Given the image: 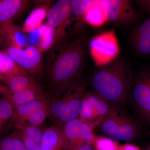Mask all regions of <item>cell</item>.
<instances>
[{"mask_svg":"<svg viewBox=\"0 0 150 150\" xmlns=\"http://www.w3.org/2000/svg\"><path fill=\"white\" fill-rule=\"evenodd\" d=\"M84 38L55 48L48 56L47 83L51 93L59 97L79 82L85 59Z\"/></svg>","mask_w":150,"mask_h":150,"instance_id":"obj_1","label":"cell"},{"mask_svg":"<svg viewBox=\"0 0 150 150\" xmlns=\"http://www.w3.org/2000/svg\"><path fill=\"white\" fill-rule=\"evenodd\" d=\"M100 67L92 79L94 92L111 104L120 106L127 102L133 76L129 66L117 59Z\"/></svg>","mask_w":150,"mask_h":150,"instance_id":"obj_2","label":"cell"},{"mask_svg":"<svg viewBox=\"0 0 150 150\" xmlns=\"http://www.w3.org/2000/svg\"><path fill=\"white\" fill-rule=\"evenodd\" d=\"M100 126L103 134L114 141L132 142L139 135L136 123L117 105H110Z\"/></svg>","mask_w":150,"mask_h":150,"instance_id":"obj_3","label":"cell"},{"mask_svg":"<svg viewBox=\"0 0 150 150\" xmlns=\"http://www.w3.org/2000/svg\"><path fill=\"white\" fill-rule=\"evenodd\" d=\"M128 100L142 119L150 123V70L133 75Z\"/></svg>","mask_w":150,"mask_h":150,"instance_id":"obj_4","label":"cell"},{"mask_svg":"<svg viewBox=\"0 0 150 150\" xmlns=\"http://www.w3.org/2000/svg\"><path fill=\"white\" fill-rule=\"evenodd\" d=\"M90 50L95 64L99 67L115 60L119 55V44L114 30L93 37L89 43Z\"/></svg>","mask_w":150,"mask_h":150,"instance_id":"obj_5","label":"cell"},{"mask_svg":"<svg viewBox=\"0 0 150 150\" xmlns=\"http://www.w3.org/2000/svg\"><path fill=\"white\" fill-rule=\"evenodd\" d=\"M4 50L31 76L35 78L42 74L43 69L42 53L36 46L30 45L23 48L11 47Z\"/></svg>","mask_w":150,"mask_h":150,"instance_id":"obj_6","label":"cell"},{"mask_svg":"<svg viewBox=\"0 0 150 150\" xmlns=\"http://www.w3.org/2000/svg\"><path fill=\"white\" fill-rule=\"evenodd\" d=\"M108 21L126 25L135 21L137 14L132 3L128 0H102Z\"/></svg>","mask_w":150,"mask_h":150,"instance_id":"obj_7","label":"cell"},{"mask_svg":"<svg viewBox=\"0 0 150 150\" xmlns=\"http://www.w3.org/2000/svg\"><path fill=\"white\" fill-rule=\"evenodd\" d=\"M71 16L70 0H59L50 8L46 16V23L54 28L58 40L65 35L70 18Z\"/></svg>","mask_w":150,"mask_h":150,"instance_id":"obj_8","label":"cell"},{"mask_svg":"<svg viewBox=\"0 0 150 150\" xmlns=\"http://www.w3.org/2000/svg\"><path fill=\"white\" fill-rule=\"evenodd\" d=\"M85 87V84L80 81L68 91L69 99L58 118L61 124H66L79 115L82 98L86 91Z\"/></svg>","mask_w":150,"mask_h":150,"instance_id":"obj_9","label":"cell"},{"mask_svg":"<svg viewBox=\"0 0 150 150\" xmlns=\"http://www.w3.org/2000/svg\"><path fill=\"white\" fill-rule=\"evenodd\" d=\"M1 92L4 97L11 102L14 109L21 105L46 98L43 89L38 83L13 93H10L5 86H1Z\"/></svg>","mask_w":150,"mask_h":150,"instance_id":"obj_10","label":"cell"},{"mask_svg":"<svg viewBox=\"0 0 150 150\" xmlns=\"http://www.w3.org/2000/svg\"><path fill=\"white\" fill-rule=\"evenodd\" d=\"M0 40L1 45L5 49L11 47L23 48L28 46L22 28L13 23L1 24Z\"/></svg>","mask_w":150,"mask_h":150,"instance_id":"obj_11","label":"cell"},{"mask_svg":"<svg viewBox=\"0 0 150 150\" xmlns=\"http://www.w3.org/2000/svg\"><path fill=\"white\" fill-rule=\"evenodd\" d=\"M131 39L138 54L143 56L150 55V16L135 29Z\"/></svg>","mask_w":150,"mask_h":150,"instance_id":"obj_12","label":"cell"},{"mask_svg":"<svg viewBox=\"0 0 150 150\" xmlns=\"http://www.w3.org/2000/svg\"><path fill=\"white\" fill-rule=\"evenodd\" d=\"M67 145L63 129L53 126L43 133L39 150H62Z\"/></svg>","mask_w":150,"mask_h":150,"instance_id":"obj_13","label":"cell"},{"mask_svg":"<svg viewBox=\"0 0 150 150\" xmlns=\"http://www.w3.org/2000/svg\"><path fill=\"white\" fill-rule=\"evenodd\" d=\"M48 105L46 98L21 105L14 109L12 121L17 128L21 130L25 127L26 121L33 112Z\"/></svg>","mask_w":150,"mask_h":150,"instance_id":"obj_14","label":"cell"},{"mask_svg":"<svg viewBox=\"0 0 150 150\" xmlns=\"http://www.w3.org/2000/svg\"><path fill=\"white\" fill-rule=\"evenodd\" d=\"M25 0H1L0 1L1 24L12 23L28 4Z\"/></svg>","mask_w":150,"mask_h":150,"instance_id":"obj_15","label":"cell"},{"mask_svg":"<svg viewBox=\"0 0 150 150\" xmlns=\"http://www.w3.org/2000/svg\"><path fill=\"white\" fill-rule=\"evenodd\" d=\"M83 122L80 119L75 118L64 124L63 132L67 145L76 150L79 146L85 144L82 139V130Z\"/></svg>","mask_w":150,"mask_h":150,"instance_id":"obj_16","label":"cell"},{"mask_svg":"<svg viewBox=\"0 0 150 150\" xmlns=\"http://www.w3.org/2000/svg\"><path fill=\"white\" fill-rule=\"evenodd\" d=\"M0 75L2 80L12 76L29 74L4 49L0 51Z\"/></svg>","mask_w":150,"mask_h":150,"instance_id":"obj_17","label":"cell"},{"mask_svg":"<svg viewBox=\"0 0 150 150\" xmlns=\"http://www.w3.org/2000/svg\"><path fill=\"white\" fill-rule=\"evenodd\" d=\"M85 21L95 27L101 26L108 21L102 0L91 1L86 14Z\"/></svg>","mask_w":150,"mask_h":150,"instance_id":"obj_18","label":"cell"},{"mask_svg":"<svg viewBox=\"0 0 150 150\" xmlns=\"http://www.w3.org/2000/svg\"><path fill=\"white\" fill-rule=\"evenodd\" d=\"M50 8L43 5L35 8L25 21L22 29L24 32H31L37 30L43 24Z\"/></svg>","mask_w":150,"mask_h":150,"instance_id":"obj_19","label":"cell"},{"mask_svg":"<svg viewBox=\"0 0 150 150\" xmlns=\"http://www.w3.org/2000/svg\"><path fill=\"white\" fill-rule=\"evenodd\" d=\"M2 81L6 84V87L11 93L20 91L37 83L35 78L29 75L12 76Z\"/></svg>","mask_w":150,"mask_h":150,"instance_id":"obj_20","label":"cell"},{"mask_svg":"<svg viewBox=\"0 0 150 150\" xmlns=\"http://www.w3.org/2000/svg\"><path fill=\"white\" fill-rule=\"evenodd\" d=\"M21 137L26 147L30 149L40 147L43 134L37 127L25 126L21 129Z\"/></svg>","mask_w":150,"mask_h":150,"instance_id":"obj_21","label":"cell"},{"mask_svg":"<svg viewBox=\"0 0 150 150\" xmlns=\"http://www.w3.org/2000/svg\"><path fill=\"white\" fill-rule=\"evenodd\" d=\"M84 96L92 105L96 115L102 119L109 111L111 103L95 92H85Z\"/></svg>","mask_w":150,"mask_h":150,"instance_id":"obj_22","label":"cell"},{"mask_svg":"<svg viewBox=\"0 0 150 150\" xmlns=\"http://www.w3.org/2000/svg\"><path fill=\"white\" fill-rule=\"evenodd\" d=\"M40 38L38 48L42 53L51 48L55 40V29L47 23H43L37 30Z\"/></svg>","mask_w":150,"mask_h":150,"instance_id":"obj_23","label":"cell"},{"mask_svg":"<svg viewBox=\"0 0 150 150\" xmlns=\"http://www.w3.org/2000/svg\"><path fill=\"white\" fill-rule=\"evenodd\" d=\"M90 0H70L71 16L79 21H85L86 14L90 6Z\"/></svg>","mask_w":150,"mask_h":150,"instance_id":"obj_24","label":"cell"},{"mask_svg":"<svg viewBox=\"0 0 150 150\" xmlns=\"http://www.w3.org/2000/svg\"><path fill=\"white\" fill-rule=\"evenodd\" d=\"M0 150H27L23 141L18 137L9 136L1 140Z\"/></svg>","mask_w":150,"mask_h":150,"instance_id":"obj_25","label":"cell"},{"mask_svg":"<svg viewBox=\"0 0 150 150\" xmlns=\"http://www.w3.org/2000/svg\"><path fill=\"white\" fill-rule=\"evenodd\" d=\"M14 109L9 101L3 97L0 100V126L3 125L13 115Z\"/></svg>","mask_w":150,"mask_h":150,"instance_id":"obj_26","label":"cell"},{"mask_svg":"<svg viewBox=\"0 0 150 150\" xmlns=\"http://www.w3.org/2000/svg\"><path fill=\"white\" fill-rule=\"evenodd\" d=\"M50 115V105L35 110L28 119L30 126L37 127L44 122L46 117Z\"/></svg>","mask_w":150,"mask_h":150,"instance_id":"obj_27","label":"cell"},{"mask_svg":"<svg viewBox=\"0 0 150 150\" xmlns=\"http://www.w3.org/2000/svg\"><path fill=\"white\" fill-rule=\"evenodd\" d=\"M93 143L95 150H118L119 146L117 142L106 137L96 139Z\"/></svg>","mask_w":150,"mask_h":150,"instance_id":"obj_28","label":"cell"},{"mask_svg":"<svg viewBox=\"0 0 150 150\" xmlns=\"http://www.w3.org/2000/svg\"><path fill=\"white\" fill-rule=\"evenodd\" d=\"M84 93L82 98L79 115L83 120H91L96 117L95 113L92 105L85 96Z\"/></svg>","mask_w":150,"mask_h":150,"instance_id":"obj_29","label":"cell"},{"mask_svg":"<svg viewBox=\"0 0 150 150\" xmlns=\"http://www.w3.org/2000/svg\"><path fill=\"white\" fill-rule=\"evenodd\" d=\"M81 137L85 143L90 144L91 143H93L96 139L91 127L84 122L83 123Z\"/></svg>","mask_w":150,"mask_h":150,"instance_id":"obj_30","label":"cell"},{"mask_svg":"<svg viewBox=\"0 0 150 150\" xmlns=\"http://www.w3.org/2000/svg\"><path fill=\"white\" fill-rule=\"evenodd\" d=\"M118 150H142L139 147L131 144H125L119 145Z\"/></svg>","mask_w":150,"mask_h":150,"instance_id":"obj_31","label":"cell"},{"mask_svg":"<svg viewBox=\"0 0 150 150\" xmlns=\"http://www.w3.org/2000/svg\"><path fill=\"white\" fill-rule=\"evenodd\" d=\"M76 150H95V149L90 144L85 143L79 146Z\"/></svg>","mask_w":150,"mask_h":150,"instance_id":"obj_32","label":"cell"},{"mask_svg":"<svg viewBox=\"0 0 150 150\" xmlns=\"http://www.w3.org/2000/svg\"><path fill=\"white\" fill-rule=\"evenodd\" d=\"M147 150H150V145L149 146V147L147 149Z\"/></svg>","mask_w":150,"mask_h":150,"instance_id":"obj_33","label":"cell"}]
</instances>
